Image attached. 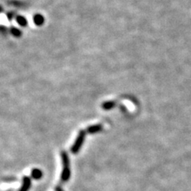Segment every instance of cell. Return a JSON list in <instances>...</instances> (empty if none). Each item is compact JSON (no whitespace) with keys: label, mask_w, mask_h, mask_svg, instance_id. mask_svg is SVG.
<instances>
[{"label":"cell","mask_w":191,"mask_h":191,"mask_svg":"<svg viewBox=\"0 0 191 191\" xmlns=\"http://www.w3.org/2000/svg\"><path fill=\"white\" fill-rule=\"evenodd\" d=\"M55 191H64V190L61 189V186H56V188H55Z\"/></svg>","instance_id":"52a82bcc"},{"label":"cell","mask_w":191,"mask_h":191,"mask_svg":"<svg viewBox=\"0 0 191 191\" xmlns=\"http://www.w3.org/2000/svg\"><path fill=\"white\" fill-rule=\"evenodd\" d=\"M103 129V126L101 124H95V125H92V126L88 127L87 128L86 132L89 134H94L96 133V132H100L101 130Z\"/></svg>","instance_id":"277c9868"},{"label":"cell","mask_w":191,"mask_h":191,"mask_svg":"<svg viewBox=\"0 0 191 191\" xmlns=\"http://www.w3.org/2000/svg\"><path fill=\"white\" fill-rule=\"evenodd\" d=\"M114 105H115V103H114V102H112V101H109V102H105V103H104L102 107H103L104 109H105V110H109V109L113 108Z\"/></svg>","instance_id":"8992f818"},{"label":"cell","mask_w":191,"mask_h":191,"mask_svg":"<svg viewBox=\"0 0 191 191\" xmlns=\"http://www.w3.org/2000/svg\"><path fill=\"white\" fill-rule=\"evenodd\" d=\"M85 136H86V131L81 130L80 131L79 134H78L77 137L76 141L74 142L73 145L71 147V151L73 154H77L80 149L81 148V146L83 145L84 142H85Z\"/></svg>","instance_id":"7a4b0ae2"},{"label":"cell","mask_w":191,"mask_h":191,"mask_svg":"<svg viewBox=\"0 0 191 191\" xmlns=\"http://www.w3.org/2000/svg\"><path fill=\"white\" fill-rule=\"evenodd\" d=\"M61 161H62V165H63L62 172H61V182H65L67 181H69L71 175L70 169H69V155H68L66 151H61Z\"/></svg>","instance_id":"6da1fadb"},{"label":"cell","mask_w":191,"mask_h":191,"mask_svg":"<svg viewBox=\"0 0 191 191\" xmlns=\"http://www.w3.org/2000/svg\"><path fill=\"white\" fill-rule=\"evenodd\" d=\"M31 186V180L29 177L24 176L23 179H22V185L21 189H19V191H28L29 189L30 188Z\"/></svg>","instance_id":"3957f363"},{"label":"cell","mask_w":191,"mask_h":191,"mask_svg":"<svg viewBox=\"0 0 191 191\" xmlns=\"http://www.w3.org/2000/svg\"><path fill=\"white\" fill-rule=\"evenodd\" d=\"M31 177H32L34 179H35V180L41 179L42 177V171L40 169L35 168V169H33L32 171H31Z\"/></svg>","instance_id":"5b68a950"}]
</instances>
